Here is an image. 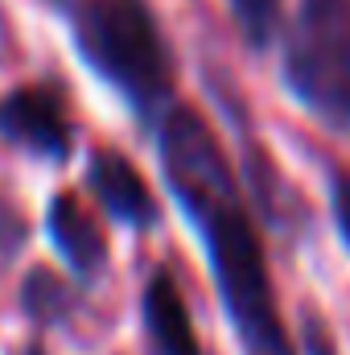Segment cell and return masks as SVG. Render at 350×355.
<instances>
[{
	"instance_id": "obj_9",
	"label": "cell",
	"mask_w": 350,
	"mask_h": 355,
	"mask_svg": "<svg viewBox=\"0 0 350 355\" xmlns=\"http://www.w3.org/2000/svg\"><path fill=\"white\" fill-rule=\"evenodd\" d=\"M227 8L252 50H264L272 42L276 21H280V0H227Z\"/></svg>"
},
{
	"instance_id": "obj_10",
	"label": "cell",
	"mask_w": 350,
	"mask_h": 355,
	"mask_svg": "<svg viewBox=\"0 0 350 355\" xmlns=\"http://www.w3.org/2000/svg\"><path fill=\"white\" fill-rule=\"evenodd\" d=\"M25 240H29V223H25V211L0 190V268L12 265L17 261V252L25 248Z\"/></svg>"
},
{
	"instance_id": "obj_1",
	"label": "cell",
	"mask_w": 350,
	"mask_h": 355,
	"mask_svg": "<svg viewBox=\"0 0 350 355\" xmlns=\"http://www.w3.org/2000/svg\"><path fill=\"white\" fill-rule=\"evenodd\" d=\"M157 157L169 194L206 244L210 277L243 355H297L272 297L256 223L206 120L190 107H169L157 120Z\"/></svg>"
},
{
	"instance_id": "obj_5",
	"label": "cell",
	"mask_w": 350,
	"mask_h": 355,
	"mask_svg": "<svg viewBox=\"0 0 350 355\" xmlns=\"http://www.w3.org/2000/svg\"><path fill=\"white\" fill-rule=\"evenodd\" d=\"M87 186H91V194L103 202V211H107L116 223H124V227L149 232V227L161 219L157 198L149 194L145 178L136 174V166H132L124 153H116V149H99V153L91 157Z\"/></svg>"
},
{
	"instance_id": "obj_6",
	"label": "cell",
	"mask_w": 350,
	"mask_h": 355,
	"mask_svg": "<svg viewBox=\"0 0 350 355\" xmlns=\"http://www.w3.org/2000/svg\"><path fill=\"white\" fill-rule=\"evenodd\" d=\"M46 232H50V244L58 248V257L66 261V268L79 277V281H99L103 268H107V244H103V232L95 227V219L87 215V207L62 190L50 198L46 207Z\"/></svg>"
},
{
	"instance_id": "obj_2",
	"label": "cell",
	"mask_w": 350,
	"mask_h": 355,
	"mask_svg": "<svg viewBox=\"0 0 350 355\" xmlns=\"http://www.w3.org/2000/svg\"><path fill=\"white\" fill-rule=\"evenodd\" d=\"M71 33L79 58L116 95H124L140 120H161L169 112L174 62L145 0H79Z\"/></svg>"
},
{
	"instance_id": "obj_4",
	"label": "cell",
	"mask_w": 350,
	"mask_h": 355,
	"mask_svg": "<svg viewBox=\"0 0 350 355\" xmlns=\"http://www.w3.org/2000/svg\"><path fill=\"white\" fill-rule=\"evenodd\" d=\"M0 137L42 162L71 157V120L54 91L21 87L0 99Z\"/></svg>"
},
{
	"instance_id": "obj_8",
	"label": "cell",
	"mask_w": 350,
	"mask_h": 355,
	"mask_svg": "<svg viewBox=\"0 0 350 355\" xmlns=\"http://www.w3.org/2000/svg\"><path fill=\"white\" fill-rule=\"evenodd\" d=\"M21 310L37 327H58L75 310V293L50 272V268H29L21 281Z\"/></svg>"
},
{
	"instance_id": "obj_7",
	"label": "cell",
	"mask_w": 350,
	"mask_h": 355,
	"mask_svg": "<svg viewBox=\"0 0 350 355\" xmlns=\"http://www.w3.org/2000/svg\"><path fill=\"white\" fill-rule=\"evenodd\" d=\"M140 314H145V335L157 355H202L198 335L190 327V310L181 302V289L165 268L149 277L145 297H140Z\"/></svg>"
},
{
	"instance_id": "obj_11",
	"label": "cell",
	"mask_w": 350,
	"mask_h": 355,
	"mask_svg": "<svg viewBox=\"0 0 350 355\" xmlns=\"http://www.w3.org/2000/svg\"><path fill=\"white\" fill-rule=\"evenodd\" d=\"M330 207H334V223H338V232H342V240L350 248V174L347 170L330 174Z\"/></svg>"
},
{
	"instance_id": "obj_3",
	"label": "cell",
	"mask_w": 350,
	"mask_h": 355,
	"mask_svg": "<svg viewBox=\"0 0 350 355\" xmlns=\"http://www.w3.org/2000/svg\"><path fill=\"white\" fill-rule=\"evenodd\" d=\"M280 71L301 107L326 128L350 132V0H301Z\"/></svg>"
},
{
	"instance_id": "obj_12",
	"label": "cell",
	"mask_w": 350,
	"mask_h": 355,
	"mask_svg": "<svg viewBox=\"0 0 350 355\" xmlns=\"http://www.w3.org/2000/svg\"><path fill=\"white\" fill-rule=\"evenodd\" d=\"M305 355H334V347L326 343V335H322V327H317V322H309V327H305Z\"/></svg>"
}]
</instances>
